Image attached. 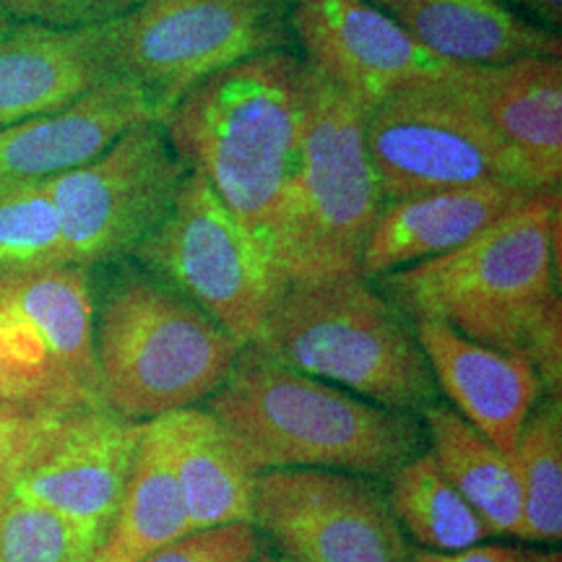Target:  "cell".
<instances>
[{
  "mask_svg": "<svg viewBox=\"0 0 562 562\" xmlns=\"http://www.w3.org/2000/svg\"><path fill=\"white\" fill-rule=\"evenodd\" d=\"M558 232L560 188L539 191L461 248L378 279L406 318L446 323L484 347L524 357L560 396Z\"/></svg>",
  "mask_w": 562,
  "mask_h": 562,
  "instance_id": "1",
  "label": "cell"
},
{
  "mask_svg": "<svg viewBox=\"0 0 562 562\" xmlns=\"http://www.w3.org/2000/svg\"><path fill=\"white\" fill-rule=\"evenodd\" d=\"M305 89V60L271 50L211 74L159 121L188 170L209 180L266 250L297 165Z\"/></svg>",
  "mask_w": 562,
  "mask_h": 562,
  "instance_id": "2",
  "label": "cell"
},
{
  "mask_svg": "<svg viewBox=\"0 0 562 562\" xmlns=\"http://www.w3.org/2000/svg\"><path fill=\"white\" fill-rule=\"evenodd\" d=\"M209 412L235 435L258 474L328 469L385 476L419 453V425L406 412L318 381L243 347Z\"/></svg>",
  "mask_w": 562,
  "mask_h": 562,
  "instance_id": "3",
  "label": "cell"
},
{
  "mask_svg": "<svg viewBox=\"0 0 562 562\" xmlns=\"http://www.w3.org/2000/svg\"><path fill=\"white\" fill-rule=\"evenodd\" d=\"M368 110L307 68L297 165L269 235L286 284L362 277V252L383 209L364 144Z\"/></svg>",
  "mask_w": 562,
  "mask_h": 562,
  "instance_id": "4",
  "label": "cell"
},
{
  "mask_svg": "<svg viewBox=\"0 0 562 562\" xmlns=\"http://www.w3.org/2000/svg\"><path fill=\"white\" fill-rule=\"evenodd\" d=\"M250 347L385 409L432 404L430 362L406 315L364 277L286 284Z\"/></svg>",
  "mask_w": 562,
  "mask_h": 562,
  "instance_id": "5",
  "label": "cell"
},
{
  "mask_svg": "<svg viewBox=\"0 0 562 562\" xmlns=\"http://www.w3.org/2000/svg\"><path fill=\"white\" fill-rule=\"evenodd\" d=\"M94 336L102 402L136 422L209 402L243 349L199 305L140 273L112 286Z\"/></svg>",
  "mask_w": 562,
  "mask_h": 562,
  "instance_id": "6",
  "label": "cell"
},
{
  "mask_svg": "<svg viewBox=\"0 0 562 562\" xmlns=\"http://www.w3.org/2000/svg\"><path fill=\"white\" fill-rule=\"evenodd\" d=\"M290 0H146L108 21L117 74L149 91L157 121L216 70L286 50Z\"/></svg>",
  "mask_w": 562,
  "mask_h": 562,
  "instance_id": "7",
  "label": "cell"
},
{
  "mask_svg": "<svg viewBox=\"0 0 562 562\" xmlns=\"http://www.w3.org/2000/svg\"><path fill=\"white\" fill-rule=\"evenodd\" d=\"M133 256L220 323L240 347L258 339L284 292L263 243L195 170L182 180L170 214Z\"/></svg>",
  "mask_w": 562,
  "mask_h": 562,
  "instance_id": "8",
  "label": "cell"
},
{
  "mask_svg": "<svg viewBox=\"0 0 562 562\" xmlns=\"http://www.w3.org/2000/svg\"><path fill=\"white\" fill-rule=\"evenodd\" d=\"M456 79L402 91L368 110L364 144L383 199H412L480 182L533 186L510 146Z\"/></svg>",
  "mask_w": 562,
  "mask_h": 562,
  "instance_id": "9",
  "label": "cell"
},
{
  "mask_svg": "<svg viewBox=\"0 0 562 562\" xmlns=\"http://www.w3.org/2000/svg\"><path fill=\"white\" fill-rule=\"evenodd\" d=\"M188 172L161 123L144 121L100 157L47 178L68 263L87 269L136 252L170 214Z\"/></svg>",
  "mask_w": 562,
  "mask_h": 562,
  "instance_id": "10",
  "label": "cell"
},
{
  "mask_svg": "<svg viewBox=\"0 0 562 562\" xmlns=\"http://www.w3.org/2000/svg\"><path fill=\"white\" fill-rule=\"evenodd\" d=\"M252 526H261L290 562H412L389 497L362 474L261 472Z\"/></svg>",
  "mask_w": 562,
  "mask_h": 562,
  "instance_id": "11",
  "label": "cell"
},
{
  "mask_svg": "<svg viewBox=\"0 0 562 562\" xmlns=\"http://www.w3.org/2000/svg\"><path fill=\"white\" fill-rule=\"evenodd\" d=\"M290 26L305 66L364 110L451 81L463 68L425 50L370 0H290Z\"/></svg>",
  "mask_w": 562,
  "mask_h": 562,
  "instance_id": "12",
  "label": "cell"
},
{
  "mask_svg": "<svg viewBox=\"0 0 562 562\" xmlns=\"http://www.w3.org/2000/svg\"><path fill=\"white\" fill-rule=\"evenodd\" d=\"M146 422L83 409L21 474L11 495L58 510L108 537L121 508Z\"/></svg>",
  "mask_w": 562,
  "mask_h": 562,
  "instance_id": "13",
  "label": "cell"
},
{
  "mask_svg": "<svg viewBox=\"0 0 562 562\" xmlns=\"http://www.w3.org/2000/svg\"><path fill=\"white\" fill-rule=\"evenodd\" d=\"M414 336L456 412L510 456L544 391L539 370L524 357L484 347L438 321H417Z\"/></svg>",
  "mask_w": 562,
  "mask_h": 562,
  "instance_id": "14",
  "label": "cell"
},
{
  "mask_svg": "<svg viewBox=\"0 0 562 562\" xmlns=\"http://www.w3.org/2000/svg\"><path fill=\"white\" fill-rule=\"evenodd\" d=\"M544 188L480 182L383 203L362 252V277H383L446 256Z\"/></svg>",
  "mask_w": 562,
  "mask_h": 562,
  "instance_id": "15",
  "label": "cell"
},
{
  "mask_svg": "<svg viewBox=\"0 0 562 562\" xmlns=\"http://www.w3.org/2000/svg\"><path fill=\"white\" fill-rule=\"evenodd\" d=\"M117 76L108 24L53 30L24 21L0 34V128L68 108Z\"/></svg>",
  "mask_w": 562,
  "mask_h": 562,
  "instance_id": "16",
  "label": "cell"
},
{
  "mask_svg": "<svg viewBox=\"0 0 562 562\" xmlns=\"http://www.w3.org/2000/svg\"><path fill=\"white\" fill-rule=\"evenodd\" d=\"M144 121H157L149 91L117 76L68 108L0 128V178L47 180L68 172Z\"/></svg>",
  "mask_w": 562,
  "mask_h": 562,
  "instance_id": "17",
  "label": "cell"
},
{
  "mask_svg": "<svg viewBox=\"0 0 562 562\" xmlns=\"http://www.w3.org/2000/svg\"><path fill=\"white\" fill-rule=\"evenodd\" d=\"M459 87L510 146L537 188L562 178V60L529 55L501 66H463Z\"/></svg>",
  "mask_w": 562,
  "mask_h": 562,
  "instance_id": "18",
  "label": "cell"
},
{
  "mask_svg": "<svg viewBox=\"0 0 562 562\" xmlns=\"http://www.w3.org/2000/svg\"><path fill=\"white\" fill-rule=\"evenodd\" d=\"M425 50L459 66H501L529 55L560 58V34L505 0H370Z\"/></svg>",
  "mask_w": 562,
  "mask_h": 562,
  "instance_id": "19",
  "label": "cell"
},
{
  "mask_svg": "<svg viewBox=\"0 0 562 562\" xmlns=\"http://www.w3.org/2000/svg\"><path fill=\"white\" fill-rule=\"evenodd\" d=\"M191 529L248 521L258 472L214 412L201 406L159 417Z\"/></svg>",
  "mask_w": 562,
  "mask_h": 562,
  "instance_id": "20",
  "label": "cell"
},
{
  "mask_svg": "<svg viewBox=\"0 0 562 562\" xmlns=\"http://www.w3.org/2000/svg\"><path fill=\"white\" fill-rule=\"evenodd\" d=\"M0 302L37 336L55 364L102 398L94 302L83 266L60 263L0 273Z\"/></svg>",
  "mask_w": 562,
  "mask_h": 562,
  "instance_id": "21",
  "label": "cell"
},
{
  "mask_svg": "<svg viewBox=\"0 0 562 562\" xmlns=\"http://www.w3.org/2000/svg\"><path fill=\"white\" fill-rule=\"evenodd\" d=\"M191 529L159 417L146 422L121 508L91 562H140Z\"/></svg>",
  "mask_w": 562,
  "mask_h": 562,
  "instance_id": "22",
  "label": "cell"
},
{
  "mask_svg": "<svg viewBox=\"0 0 562 562\" xmlns=\"http://www.w3.org/2000/svg\"><path fill=\"white\" fill-rule=\"evenodd\" d=\"M432 440V456L461 497L480 513L492 533L526 539L521 490L513 459L497 451L456 409L427 404L422 409Z\"/></svg>",
  "mask_w": 562,
  "mask_h": 562,
  "instance_id": "23",
  "label": "cell"
},
{
  "mask_svg": "<svg viewBox=\"0 0 562 562\" xmlns=\"http://www.w3.org/2000/svg\"><path fill=\"white\" fill-rule=\"evenodd\" d=\"M391 508L422 550L456 552L490 537L480 513L442 474L432 451L417 453L391 474Z\"/></svg>",
  "mask_w": 562,
  "mask_h": 562,
  "instance_id": "24",
  "label": "cell"
},
{
  "mask_svg": "<svg viewBox=\"0 0 562 562\" xmlns=\"http://www.w3.org/2000/svg\"><path fill=\"white\" fill-rule=\"evenodd\" d=\"M516 469L526 539L560 542L562 537V412L560 396L529 414L510 453Z\"/></svg>",
  "mask_w": 562,
  "mask_h": 562,
  "instance_id": "25",
  "label": "cell"
},
{
  "mask_svg": "<svg viewBox=\"0 0 562 562\" xmlns=\"http://www.w3.org/2000/svg\"><path fill=\"white\" fill-rule=\"evenodd\" d=\"M68 263L45 180L0 178V273Z\"/></svg>",
  "mask_w": 562,
  "mask_h": 562,
  "instance_id": "26",
  "label": "cell"
},
{
  "mask_svg": "<svg viewBox=\"0 0 562 562\" xmlns=\"http://www.w3.org/2000/svg\"><path fill=\"white\" fill-rule=\"evenodd\" d=\"M104 533L45 505L9 495L0 503V562H91Z\"/></svg>",
  "mask_w": 562,
  "mask_h": 562,
  "instance_id": "27",
  "label": "cell"
},
{
  "mask_svg": "<svg viewBox=\"0 0 562 562\" xmlns=\"http://www.w3.org/2000/svg\"><path fill=\"white\" fill-rule=\"evenodd\" d=\"M79 412L83 409H63V406L34 402H0V503L11 495L21 474Z\"/></svg>",
  "mask_w": 562,
  "mask_h": 562,
  "instance_id": "28",
  "label": "cell"
},
{
  "mask_svg": "<svg viewBox=\"0 0 562 562\" xmlns=\"http://www.w3.org/2000/svg\"><path fill=\"white\" fill-rule=\"evenodd\" d=\"M0 402H34L63 406V409H108L94 391L60 375L19 362L0 347Z\"/></svg>",
  "mask_w": 562,
  "mask_h": 562,
  "instance_id": "29",
  "label": "cell"
},
{
  "mask_svg": "<svg viewBox=\"0 0 562 562\" xmlns=\"http://www.w3.org/2000/svg\"><path fill=\"white\" fill-rule=\"evenodd\" d=\"M258 552L256 526L235 521L188 531L140 562H256Z\"/></svg>",
  "mask_w": 562,
  "mask_h": 562,
  "instance_id": "30",
  "label": "cell"
},
{
  "mask_svg": "<svg viewBox=\"0 0 562 562\" xmlns=\"http://www.w3.org/2000/svg\"><path fill=\"white\" fill-rule=\"evenodd\" d=\"M140 3L146 0H0V11L26 24L81 30L121 19Z\"/></svg>",
  "mask_w": 562,
  "mask_h": 562,
  "instance_id": "31",
  "label": "cell"
},
{
  "mask_svg": "<svg viewBox=\"0 0 562 562\" xmlns=\"http://www.w3.org/2000/svg\"><path fill=\"white\" fill-rule=\"evenodd\" d=\"M524 550L508 544H474L467 550L456 552H432L417 550L412 554V562H521Z\"/></svg>",
  "mask_w": 562,
  "mask_h": 562,
  "instance_id": "32",
  "label": "cell"
},
{
  "mask_svg": "<svg viewBox=\"0 0 562 562\" xmlns=\"http://www.w3.org/2000/svg\"><path fill=\"white\" fill-rule=\"evenodd\" d=\"M513 9L521 11L524 16H533L537 24L547 30H558L562 24V0H505Z\"/></svg>",
  "mask_w": 562,
  "mask_h": 562,
  "instance_id": "33",
  "label": "cell"
},
{
  "mask_svg": "<svg viewBox=\"0 0 562 562\" xmlns=\"http://www.w3.org/2000/svg\"><path fill=\"white\" fill-rule=\"evenodd\" d=\"M521 562H560L558 552H524Z\"/></svg>",
  "mask_w": 562,
  "mask_h": 562,
  "instance_id": "34",
  "label": "cell"
},
{
  "mask_svg": "<svg viewBox=\"0 0 562 562\" xmlns=\"http://www.w3.org/2000/svg\"><path fill=\"white\" fill-rule=\"evenodd\" d=\"M256 562H290V560H284V558H277V554H271V552H258Z\"/></svg>",
  "mask_w": 562,
  "mask_h": 562,
  "instance_id": "35",
  "label": "cell"
},
{
  "mask_svg": "<svg viewBox=\"0 0 562 562\" xmlns=\"http://www.w3.org/2000/svg\"><path fill=\"white\" fill-rule=\"evenodd\" d=\"M11 30V24H9V16H5L3 11H0V34H5Z\"/></svg>",
  "mask_w": 562,
  "mask_h": 562,
  "instance_id": "36",
  "label": "cell"
}]
</instances>
